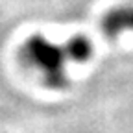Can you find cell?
Wrapping results in <instances>:
<instances>
[{
  "label": "cell",
  "mask_w": 133,
  "mask_h": 133,
  "mask_svg": "<svg viewBox=\"0 0 133 133\" xmlns=\"http://www.w3.org/2000/svg\"><path fill=\"white\" fill-rule=\"evenodd\" d=\"M63 46H65V52H66V56H69V59L78 61V63H85L91 57V54H92L91 41H87L81 35H76V37L69 39L66 44H63Z\"/></svg>",
  "instance_id": "3957f363"
},
{
  "label": "cell",
  "mask_w": 133,
  "mask_h": 133,
  "mask_svg": "<svg viewBox=\"0 0 133 133\" xmlns=\"http://www.w3.org/2000/svg\"><path fill=\"white\" fill-rule=\"evenodd\" d=\"M21 59L31 69H37L48 85H65V59H69L65 46H59L43 35H31L21 46Z\"/></svg>",
  "instance_id": "6da1fadb"
},
{
  "label": "cell",
  "mask_w": 133,
  "mask_h": 133,
  "mask_svg": "<svg viewBox=\"0 0 133 133\" xmlns=\"http://www.w3.org/2000/svg\"><path fill=\"white\" fill-rule=\"evenodd\" d=\"M102 31L109 37H116L122 31H133V6L115 8L102 19Z\"/></svg>",
  "instance_id": "7a4b0ae2"
}]
</instances>
